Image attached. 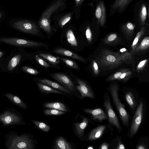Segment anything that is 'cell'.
Returning a JSON list of instances; mask_svg holds the SVG:
<instances>
[{
    "instance_id": "36",
    "label": "cell",
    "mask_w": 149,
    "mask_h": 149,
    "mask_svg": "<svg viewBox=\"0 0 149 149\" xmlns=\"http://www.w3.org/2000/svg\"><path fill=\"white\" fill-rule=\"evenodd\" d=\"M22 70L26 73L36 75L40 73V72L36 69L27 66H23L22 68Z\"/></svg>"
},
{
    "instance_id": "30",
    "label": "cell",
    "mask_w": 149,
    "mask_h": 149,
    "mask_svg": "<svg viewBox=\"0 0 149 149\" xmlns=\"http://www.w3.org/2000/svg\"><path fill=\"white\" fill-rule=\"evenodd\" d=\"M60 60L69 67L72 69L79 70L80 68L77 64L73 60L67 58H60Z\"/></svg>"
},
{
    "instance_id": "14",
    "label": "cell",
    "mask_w": 149,
    "mask_h": 149,
    "mask_svg": "<svg viewBox=\"0 0 149 149\" xmlns=\"http://www.w3.org/2000/svg\"><path fill=\"white\" fill-rule=\"evenodd\" d=\"M53 52L56 54L79 60L83 63L85 62V60L82 57L67 49L57 47L53 49Z\"/></svg>"
},
{
    "instance_id": "11",
    "label": "cell",
    "mask_w": 149,
    "mask_h": 149,
    "mask_svg": "<svg viewBox=\"0 0 149 149\" xmlns=\"http://www.w3.org/2000/svg\"><path fill=\"white\" fill-rule=\"evenodd\" d=\"M50 76L65 87L69 91H74L75 86L74 83L69 77L62 73L57 72L50 74Z\"/></svg>"
},
{
    "instance_id": "4",
    "label": "cell",
    "mask_w": 149,
    "mask_h": 149,
    "mask_svg": "<svg viewBox=\"0 0 149 149\" xmlns=\"http://www.w3.org/2000/svg\"><path fill=\"white\" fill-rule=\"evenodd\" d=\"M103 106L104 109L107 116L108 124V126L111 130L115 127L118 132L120 133L122 130L118 118L113 110L111 104V99L108 93L105 92L103 96Z\"/></svg>"
},
{
    "instance_id": "44",
    "label": "cell",
    "mask_w": 149,
    "mask_h": 149,
    "mask_svg": "<svg viewBox=\"0 0 149 149\" xmlns=\"http://www.w3.org/2000/svg\"><path fill=\"white\" fill-rule=\"evenodd\" d=\"M71 17L68 16L65 17L62 20L60 23V26L61 28H62L66 23L68 22L71 19Z\"/></svg>"
},
{
    "instance_id": "40",
    "label": "cell",
    "mask_w": 149,
    "mask_h": 149,
    "mask_svg": "<svg viewBox=\"0 0 149 149\" xmlns=\"http://www.w3.org/2000/svg\"><path fill=\"white\" fill-rule=\"evenodd\" d=\"M120 52H121V54H122L124 57L126 61L130 60L132 58L131 54L127 52L126 49L124 48L121 49Z\"/></svg>"
},
{
    "instance_id": "15",
    "label": "cell",
    "mask_w": 149,
    "mask_h": 149,
    "mask_svg": "<svg viewBox=\"0 0 149 149\" xmlns=\"http://www.w3.org/2000/svg\"><path fill=\"white\" fill-rule=\"evenodd\" d=\"M107 126L100 125L92 130L89 133L87 137L88 141L96 140L100 138L106 130Z\"/></svg>"
},
{
    "instance_id": "26",
    "label": "cell",
    "mask_w": 149,
    "mask_h": 149,
    "mask_svg": "<svg viewBox=\"0 0 149 149\" xmlns=\"http://www.w3.org/2000/svg\"><path fill=\"white\" fill-rule=\"evenodd\" d=\"M21 54L16 55L12 57L8 63L7 68L9 71H11L18 65L22 58Z\"/></svg>"
},
{
    "instance_id": "18",
    "label": "cell",
    "mask_w": 149,
    "mask_h": 149,
    "mask_svg": "<svg viewBox=\"0 0 149 149\" xmlns=\"http://www.w3.org/2000/svg\"><path fill=\"white\" fill-rule=\"evenodd\" d=\"M39 82L45 84L52 88L63 91L67 93H70V91L68 89L58 84L45 79H40Z\"/></svg>"
},
{
    "instance_id": "2",
    "label": "cell",
    "mask_w": 149,
    "mask_h": 149,
    "mask_svg": "<svg viewBox=\"0 0 149 149\" xmlns=\"http://www.w3.org/2000/svg\"><path fill=\"white\" fill-rule=\"evenodd\" d=\"M119 90V86L116 84H111L107 88L123 125L127 127L130 125V116L126 111L125 105L120 98Z\"/></svg>"
},
{
    "instance_id": "32",
    "label": "cell",
    "mask_w": 149,
    "mask_h": 149,
    "mask_svg": "<svg viewBox=\"0 0 149 149\" xmlns=\"http://www.w3.org/2000/svg\"><path fill=\"white\" fill-rule=\"evenodd\" d=\"M147 15L146 8L145 4H143L141 7L140 13V19L142 25H143L145 24Z\"/></svg>"
},
{
    "instance_id": "16",
    "label": "cell",
    "mask_w": 149,
    "mask_h": 149,
    "mask_svg": "<svg viewBox=\"0 0 149 149\" xmlns=\"http://www.w3.org/2000/svg\"><path fill=\"white\" fill-rule=\"evenodd\" d=\"M95 16L100 24L103 26L106 21V11L105 6L102 1H100L97 6Z\"/></svg>"
},
{
    "instance_id": "49",
    "label": "cell",
    "mask_w": 149,
    "mask_h": 149,
    "mask_svg": "<svg viewBox=\"0 0 149 149\" xmlns=\"http://www.w3.org/2000/svg\"><path fill=\"white\" fill-rule=\"evenodd\" d=\"M2 14L1 13H0V18H1V16Z\"/></svg>"
},
{
    "instance_id": "42",
    "label": "cell",
    "mask_w": 149,
    "mask_h": 149,
    "mask_svg": "<svg viewBox=\"0 0 149 149\" xmlns=\"http://www.w3.org/2000/svg\"><path fill=\"white\" fill-rule=\"evenodd\" d=\"M117 37V35L115 33L111 34L107 37L105 40L104 42L106 43H109L114 40Z\"/></svg>"
},
{
    "instance_id": "13",
    "label": "cell",
    "mask_w": 149,
    "mask_h": 149,
    "mask_svg": "<svg viewBox=\"0 0 149 149\" xmlns=\"http://www.w3.org/2000/svg\"><path fill=\"white\" fill-rule=\"evenodd\" d=\"M84 111L85 112L90 115L94 120L101 122L104 120L107 119L106 112L101 108L95 109L84 108Z\"/></svg>"
},
{
    "instance_id": "17",
    "label": "cell",
    "mask_w": 149,
    "mask_h": 149,
    "mask_svg": "<svg viewBox=\"0 0 149 149\" xmlns=\"http://www.w3.org/2000/svg\"><path fill=\"white\" fill-rule=\"evenodd\" d=\"M82 121L80 123H76L74 126L77 135L80 138H82L84 135L85 130L91 119L84 116H82Z\"/></svg>"
},
{
    "instance_id": "45",
    "label": "cell",
    "mask_w": 149,
    "mask_h": 149,
    "mask_svg": "<svg viewBox=\"0 0 149 149\" xmlns=\"http://www.w3.org/2000/svg\"><path fill=\"white\" fill-rule=\"evenodd\" d=\"M109 148V144L106 142L102 143L99 146V149H108Z\"/></svg>"
},
{
    "instance_id": "38",
    "label": "cell",
    "mask_w": 149,
    "mask_h": 149,
    "mask_svg": "<svg viewBox=\"0 0 149 149\" xmlns=\"http://www.w3.org/2000/svg\"><path fill=\"white\" fill-rule=\"evenodd\" d=\"M124 30L127 33H132L134 29V25L131 22H128L125 24L123 27Z\"/></svg>"
},
{
    "instance_id": "1",
    "label": "cell",
    "mask_w": 149,
    "mask_h": 149,
    "mask_svg": "<svg viewBox=\"0 0 149 149\" xmlns=\"http://www.w3.org/2000/svg\"><path fill=\"white\" fill-rule=\"evenodd\" d=\"M147 105L145 99L143 97H140L127 133V136L129 138H132L137 133L144 118L147 110Z\"/></svg>"
},
{
    "instance_id": "47",
    "label": "cell",
    "mask_w": 149,
    "mask_h": 149,
    "mask_svg": "<svg viewBox=\"0 0 149 149\" xmlns=\"http://www.w3.org/2000/svg\"><path fill=\"white\" fill-rule=\"evenodd\" d=\"M3 52L0 51V58H1L3 55Z\"/></svg>"
},
{
    "instance_id": "10",
    "label": "cell",
    "mask_w": 149,
    "mask_h": 149,
    "mask_svg": "<svg viewBox=\"0 0 149 149\" xmlns=\"http://www.w3.org/2000/svg\"><path fill=\"white\" fill-rule=\"evenodd\" d=\"M139 94L132 89H127L123 92V99L129 110L134 114L137 106Z\"/></svg>"
},
{
    "instance_id": "48",
    "label": "cell",
    "mask_w": 149,
    "mask_h": 149,
    "mask_svg": "<svg viewBox=\"0 0 149 149\" xmlns=\"http://www.w3.org/2000/svg\"><path fill=\"white\" fill-rule=\"evenodd\" d=\"M94 149L93 147L92 146H89L88 147L87 149Z\"/></svg>"
},
{
    "instance_id": "24",
    "label": "cell",
    "mask_w": 149,
    "mask_h": 149,
    "mask_svg": "<svg viewBox=\"0 0 149 149\" xmlns=\"http://www.w3.org/2000/svg\"><path fill=\"white\" fill-rule=\"evenodd\" d=\"M145 31V27L143 26L141 27L140 30L137 33L131 45L132 52L133 53H134L135 49L138 45L139 40L144 34Z\"/></svg>"
},
{
    "instance_id": "19",
    "label": "cell",
    "mask_w": 149,
    "mask_h": 149,
    "mask_svg": "<svg viewBox=\"0 0 149 149\" xmlns=\"http://www.w3.org/2000/svg\"><path fill=\"white\" fill-rule=\"evenodd\" d=\"M3 95L15 105L24 109H26L27 108L26 104L17 96L9 93H6Z\"/></svg>"
},
{
    "instance_id": "21",
    "label": "cell",
    "mask_w": 149,
    "mask_h": 149,
    "mask_svg": "<svg viewBox=\"0 0 149 149\" xmlns=\"http://www.w3.org/2000/svg\"><path fill=\"white\" fill-rule=\"evenodd\" d=\"M38 55L47 61L54 66H58L61 63L60 57L58 56H55L49 54L44 53H39Z\"/></svg>"
},
{
    "instance_id": "46",
    "label": "cell",
    "mask_w": 149,
    "mask_h": 149,
    "mask_svg": "<svg viewBox=\"0 0 149 149\" xmlns=\"http://www.w3.org/2000/svg\"><path fill=\"white\" fill-rule=\"evenodd\" d=\"M84 0H75L76 3L77 5H79Z\"/></svg>"
},
{
    "instance_id": "20",
    "label": "cell",
    "mask_w": 149,
    "mask_h": 149,
    "mask_svg": "<svg viewBox=\"0 0 149 149\" xmlns=\"http://www.w3.org/2000/svg\"><path fill=\"white\" fill-rule=\"evenodd\" d=\"M54 147L57 149H72L73 146L62 136H59L55 141Z\"/></svg>"
},
{
    "instance_id": "39",
    "label": "cell",
    "mask_w": 149,
    "mask_h": 149,
    "mask_svg": "<svg viewBox=\"0 0 149 149\" xmlns=\"http://www.w3.org/2000/svg\"><path fill=\"white\" fill-rule=\"evenodd\" d=\"M85 35L86 38L89 43H90L92 39V33L89 26H88L85 31Z\"/></svg>"
},
{
    "instance_id": "8",
    "label": "cell",
    "mask_w": 149,
    "mask_h": 149,
    "mask_svg": "<svg viewBox=\"0 0 149 149\" xmlns=\"http://www.w3.org/2000/svg\"><path fill=\"white\" fill-rule=\"evenodd\" d=\"M126 61L121 54L108 51H104L101 58V63L103 65L111 67L115 66Z\"/></svg>"
},
{
    "instance_id": "27",
    "label": "cell",
    "mask_w": 149,
    "mask_h": 149,
    "mask_svg": "<svg viewBox=\"0 0 149 149\" xmlns=\"http://www.w3.org/2000/svg\"><path fill=\"white\" fill-rule=\"evenodd\" d=\"M149 148V143L148 137L146 136L140 137L136 146L135 149H148Z\"/></svg>"
},
{
    "instance_id": "3",
    "label": "cell",
    "mask_w": 149,
    "mask_h": 149,
    "mask_svg": "<svg viewBox=\"0 0 149 149\" xmlns=\"http://www.w3.org/2000/svg\"><path fill=\"white\" fill-rule=\"evenodd\" d=\"M6 145L9 149H33L32 140L27 135H18L16 133L9 134L6 140Z\"/></svg>"
},
{
    "instance_id": "41",
    "label": "cell",
    "mask_w": 149,
    "mask_h": 149,
    "mask_svg": "<svg viewBox=\"0 0 149 149\" xmlns=\"http://www.w3.org/2000/svg\"><path fill=\"white\" fill-rule=\"evenodd\" d=\"M148 60L145 59L141 61L137 65L136 69L138 72L141 71L146 65Z\"/></svg>"
},
{
    "instance_id": "33",
    "label": "cell",
    "mask_w": 149,
    "mask_h": 149,
    "mask_svg": "<svg viewBox=\"0 0 149 149\" xmlns=\"http://www.w3.org/2000/svg\"><path fill=\"white\" fill-rule=\"evenodd\" d=\"M34 58L36 61L40 65L46 68H50L51 65L47 63L42 57L36 55L34 56Z\"/></svg>"
},
{
    "instance_id": "29",
    "label": "cell",
    "mask_w": 149,
    "mask_h": 149,
    "mask_svg": "<svg viewBox=\"0 0 149 149\" xmlns=\"http://www.w3.org/2000/svg\"><path fill=\"white\" fill-rule=\"evenodd\" d=\"M149 47V37L146 36L142 40L135 49L134 53L147 49Z\"/></svg>"
},
{
    "instance_id": "35",
    "label": "cell",
    "mask_w": 149,
    "mask_h": 149,
    "mask_svg": "<svg viewBox=\"0 0 149 149\" xmlns=\"http://www.w3.org/2000/svg\"><path fill=\"white\" fill-rule=\"evenodd\" d=\"M44 112L45 114L46 115L56 116L61 115L65 113V112L62 111L54 109L45 110H44Z\"/></svg>"
},
{
    "instance_id": "9",
    "label": "cell",
    "mask_w": 149,
    "mask_h": 149,
    "mask_svg": "<svg viewBox=\"0 0 149 149\" xmlns=\"http://www.w3.org/2000/svg\"><path fill=\"white\" fill-rule=\"evenodd\" d=\"M12 26L15 29L23 32L30 34L41 38V35L38 26L29 21L22 20L15 22Z\"/></svg>"
},
{
    "instance_id": "5",
    "label": "cell",
    "mask_w": 149,
    "mask_h": 149,
    "mask_svg": "<svg viewBox=\"0 0 149 149\" xmlns=\"http://www.w3.org/2000/svg\"><path fill=\"white\" fill-rule=\"evenodd\" d=\"M0 123L4 126L25 124L21 115L14 110L8 109L0 113Z\"/></svg>"
},
{
    "instance_id": "12",
    "label": "cell",
    "mask_w": 149,
    "mask_h": 149,
    "mask_svg": "<svg viewBox=\"0 0 149 149\" xmlns=\"http://www.w3.org/2000/svg\"><path fill=\"white\" fill-rule=\"evenodd\" d=\"M76 81L79 84V85L76 86V88L80 93L82 98L88 97L94 99L95 98V95L93 91L84 81L77 78Z\"/></svg>"
},
{
    "instance_id": "43",
    "label": "cell",
    "mask_w": 149,
    "mask_h": 149,
    "mask_svg": "<svg viewBox=\"0 0 149 149\" xmlns=\"http://www.w3.org/2000/svg\"><path fill=\"white\" fill-rule=\"evenodd\" d=\"M92 65L94 73L95 75H97L99 73V71L97 64L94 60L93 61Z\"/></svg>"
},
{
    "instance_id": "25",
    "label": "cell",
    "mask_w": 149,
    "mask_h": 149,
    "mask_svg": "<svg viewBox=\"0 0 149 149\" xmlns=\"http://www.w3.org/2000/svg\"><path fill=\"white\" fill-rule=\"evenodd\" d=\"M44 106L47 108L57 109L62 111L68 110L66 106L63 103L59 102H52L45 104Z\"/></svg>"
},
{
    "instance_id": "28",
    "label": "cell",
    "mask_w": 149,
    "mask_h": 149,
    "mask_svg": "<svg viewBox=\"0 0 149 149\" xmlns=\"http://www.w3.org/2000/svg\"><path fill=\"white\" fill-rule=\"evenodd\" d=\"M132 0H115L112 6V8L115 10L118 9L121 11Z\"/></svg>"
},
{
    "instance_id": "31",
    "label": "cell",
    "mask_w": 149,
    "mask_h": 149,
    "mask_svg": "<svg viewBox=\"0 0 149 149\" xmlns=\"http://www.w3.org/2000/svg\"><path fill=\"white\" fill-rule=\"evenodd\" d=\"M31 121L36 127L43 131L47 132L51 129L50 126L44 123L33 120Z\"/></svg>"
},
{
    "instance_id": "22",
    "label": "cell",
    "mask_w": 149,
    "mask_h": 149,
    "mask_svg": "<svg viewBox=\"0 0 149 149\" xmlns=\"http://www.w3.org/2000/svg\"><path fill=\"white\" fill-rule=\"evenodd\" d=\"M37 86L40 91L42 93L45 94L55 93L64 95L61 92L57 89L42 83H38Z\"/></svg>"
},
{
    "instance_id": "37",
    "label": "cell",
    "mask_w": 149,
    "mask_h": 149,
    "mask_svg": "<svg viewBox=\"0 0 149 149\" xmlns=\"http://www.w3.org/2000/svg\"><path fill=\"white\" fill-rule=\"evenodd\" d=\"M132 74L131 71L128 70L123 73L117 79L123 82H125L130 79Z\"/></svg>"
},
{
    "instance_id": "34",
    "label": "cell",
    "mask_w": 149,
    "mask_h": 149,
    "mask_svg": "<svg viewBox=\"0 0 149 149\" xmlns=\"http://www.w3.org/2000/svg\"><path fill=\"white\" fill-rule=\"evenodd\" d=\"M128 70L129 69H126L121 70L109 77L106 80L107 81H109L117 79L123 73Z\"/></svg>"
},
{
    "instance_id": "7",
    "label": "cell",
    "mask_w": 149,
    "mask_h": 149,
    "mask_svg": "<svg viewBox=\"0 0 149 149\" xmlns=\"http://www.w3.org/2000/svg\"><path fill=\"white\" fill-rule=\"evenodd\" d=\"M0 42L5 43L19 46L33 48L47 47V44L14 38H0Z\"/></svg>"
},
{
    "instance_id": "23",
    "label": "cell",
    "mask_w": 149,
    "mask_h": 149,
    "mask_svg": "<svg viewBox=\"0 0 149 149\" xmlns=\"http://www.w3.org/2000/svg\"><path fill=\"white\" fill-rule=\"evenodd\" d=\"M109 148L111 149H125L126 148L122 141L121 137L120 136L115 137L109 144Z\"/></svg>"
},
{
    "instance_id": "6",
    "label": "cell",
    "mask_w": 149,
    "mask_h": 149,
    "mask_svg": "<svg viewBox=\"0 0 149 149\" xmlns=\"http://www.w3.org/2000/svg\"><path fill=\"white\" fill-rule=\"evenodd\" d=\"M61 43L75 51L79 50L80 43L76 34L71 29H68L63 32L61 38Z\"/></svg>"
}]
</instances>
